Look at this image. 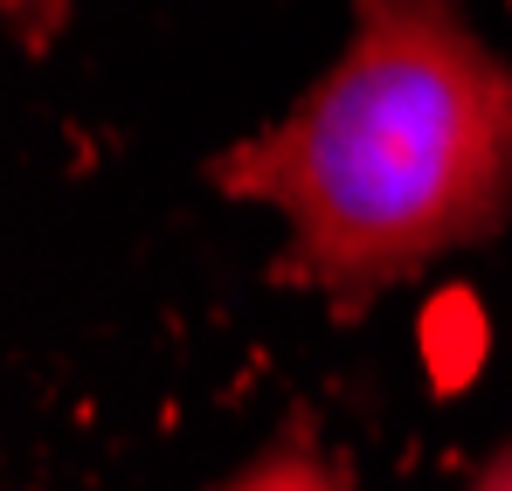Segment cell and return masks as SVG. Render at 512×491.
<instances>
[{
	"label": "cell",
	"mask_w": 512,
	"mask_h": 491,
	"mask_svg": "<svg viewBox=\"0 0 512 491\" xmlns=\"http://www.w3.org/2000/svg\"><path fill=\"white\" fill-rule=\"evenodd\" d=\"M208 180L284 215L312 291L374 305L512 222V56L464 0H353L333 70Z\"/></svg>",
	"instance_id": "6da1fadb"
},
{
	"label": "cell",
	"mask_w": 512,
	"mask_h": 491,
	"mask_svg": "<svg viewBox=\"0 0 512 491\" xmlns=\"http://www.w3.org/2000/svg\"><path fill=\"white\" fill-rule=\"evenodd\" d=\"M222 491H340V478L319 464V457H298V450H277V457H263V464H250L236 485Z\"/></svg>",
	"instance_id": "7a4b0ae2"
},
{
	"label": "cell",
	"mask_w": 512,
	"mask_h": 491,
	"mask_svg": "<svg viewBox=\"0 0 512 491\" xmlns=\"http://www.w3.org/2000/svg\"><path fill=\"white\" fill-rule=\"evenodd\" d=\"M7 7V21L28 35V49H42L49 35H56V21H63V0H0Z\"/></svg>",
	"instance_id": "3957f363"
},
{
	"label": "cell",
	"mask_w": 512,
	"mask_h": 491,
	"mask_svg": "<svg viewBox=\"0 0 512 491\" xmlns=\"http://www.w3.org/2000/svg\"><path fill=\"white\" fill-rule=\"evenodd\" d=\"M471 491H512V450H499V457L471 478Z\"/></svg>",
	"instance_id": "277c9868"
}]
</instances>
